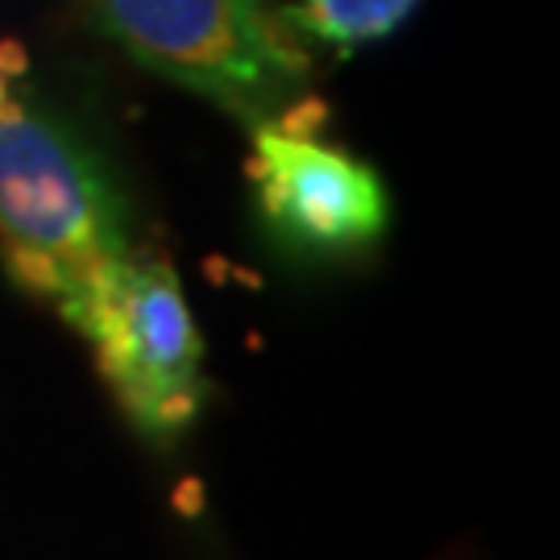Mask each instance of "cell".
I'll return each mask as SVG.
<instances>
[{
	"label": "cell",
	"mask_w": 560,
	"mask_h": 560,
	"mask_svg": "<svg viewBox=\"0 0 560 560\" xmlns=\"http://www.w3.org/2000/svg\"><path fill=\"white\" fill-rule=\"evenodd\" d=\"M129 254L101 162L25 88L21 46L0 42V258L18 287L59 307Z\"/></svg>",
	"instance_id": "1"
},
{
	"label": "cell",
	"mask_w": 560,
	"mask_h": 560,
	"mask_svg": "<svg viewBox=\"0 0 560 560\" xmlns=\"http://www.w3.org/2000/svg\"><path fill=\"white\" fill-rule=\"evenodd\" d=\"M83 13L145 71L249 129L312 133L328 113L312 96L307 42L282 21L279 0H83Z\"/></svg>",
	"instance_id": "2"
},
{
	"label": "cell",
	"mask_w": 560,
	"mask_h": 560,
	"mask_svg": "<svg viewBox=\"0 0 560 560\" xmlns=\"http://www.w3.org/2000/svg\"><path fill=\"white\" fill-rule=\"evenodd\" d=\"M67 324L101 365L120 411L145 436L171 441L203 402V340L166 258L129 249L83 295Z\"/></svg>",
	"instance_id": "3"
},
{
	"label": "cell",
	"mask_w": 560,
	"mask_h": 560,
	"mask_svg": "<svg viewBox=\"0 0 560 560\" xmlns=\"http://www.w3.org/2000/svg\"><path fill=\"white\" fill-rule=\"evenodd\" d=\"M249 175L258 183L266 221L291 245L316 254L365 249L382 237L390 217L378 175L312 133L258 125Z\"/></svg>",
	"instance_id": "4"
},
{
	"label": "cell",
	"mask_w": 560,
	"mask_h": 560,
	"mask_svg": "<svg viewBox=\"0 0 560 560\" xmlns=\"http://www.w3.org/2000/svg\"><path fill=\"white\" fill-rule=\"evenodd\" d=\"M420 9V0H279L282 21L303 42H320L340 55L386 38Z\"/></svg>",
	"instance_id": "5"
}]
</instances>
